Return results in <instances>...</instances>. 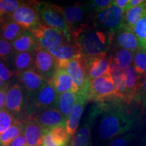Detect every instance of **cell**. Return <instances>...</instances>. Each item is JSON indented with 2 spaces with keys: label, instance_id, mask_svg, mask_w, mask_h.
<instances>
[{
  "label": "cell",
  "instance_id": "3",
  "mask_svg": "<svg viewBox=\"0 0 146 146\" xmlns=\"http://www.w3.org/2000/svg\"><path fill=\"white\" fill-rule=\"evenodd\" d=\"M54 8L64 18L72 40L84 31L94 27L93 13L86 3H76L73 5L61 7L54 5Z\"/></svg>",
  "mask_w": 146,
  "mask_h": 146
},
{
  "label": "cell",
  "instance_id": "29",
  "mask_svg": "<svg viewBox=\"0 0 146 146\" xmlns=\"http://www.w3.org/2000/svg\"><path fill=\"white\" fill-rule=\"evenodd\" d=\"M23 120H18L16 123L5 131L0 136V146H10L12 141L16 137L23 134Z\"/></svg>",
  "mask_w": 146,
  "mask_h": 146
},
{
  "label": "cell",
  "instance_id": "39",
  "mask_svg": "<svg viewBox=\"0 0 146 146\" xmlns=\"http://www.w3.org/2000/svg\"><path fill=\"white\" fill-rule=\"evenodd\" d=\"M14 74L0 60V78L9 85L13 80Z\"/></svg>",
  "mask_w": 146,
  "mask_h": 146
},
{
  "label": "cell",
  "instance_id": "9",
  "mask_svg": "<svg viewBox=\"0 0 146 146\" xmlns=\"http://www.w3.org/2000/svg\"><path fill=\"white\" fill-rule=\"evenodd\" d=\"M38 9L43 24L61 31L69 42L73 43L72 36L64 18L54 8V4L38 1Z\"/></svg>",
  "mask_w": 146,
  "mask_h": 146
},
{
  "label": "cell",
  "instance_id": "47",
  "mask_svg": "<svg viewBox=\"0 0 146 146\" xmlns=\"http://www.w3.org/2000/svg\"><path fill=\"white\" fill-rule=\"evenodd\" d=\"M137 146H146V136L141 140V142Z\"/></svg>",
  "mask_w": 146,
  "mask_h": 146
},
{
  "label": "cell",
  "instance_id": "19",
  "mask_svg": "<svg viewBox=\"0 0 146 146\" xmlns=\"http://www.w3.org/2000/svg\"><path fill=\"white\" fill-rule=\"evenodd\" d=\"M78 94V98L77 102L73 108L66 121V129L70 137L74 135V133L77 131L84 109L87 102H89L87 94H79V93Z\"/></svg>",
  "mask_w": 146,
  "mask_h": 146
},
{
  "label": "cell",
  "instance_id": "8",
  "mask_svg": "<svg viewBox=\"0 0 146 146\" xmlns=\"http://www.w3.org/2000/svg\"><path fill=\"white\" fill-rule=\"evenodd\" d=\"M58 68H64L66 70L77 87L78 93L87 94L89 80L82 56L69 61L59 62H58Z\"/></svg>",
  "mask_w": 146,
  "mask_h": 146
},
{
  "label": "cell",
  "instance_id": "12",
  "mask_svg": "<svg viewBox=\"0 0 146 146\" xmlns=\"http://www.w3.org/2000/svg\"><path fill=\"white\" fill-rule=\"evenodd\" d=\"M26 98V92L18 83L13 84L7 89L5 109L18 120H25Z\"/></svg>",
  "mask_w": 146,
  "mask_h": 146
},
{
  "label": "cell",
  "instance_id": "6",
  "mask_svg": "<svg viewBox=\"0 0 146 146\" xmlns=\"http://www.w3.org/2000/svg\"><path fill=\"white\" fill-rule=\"evenodd\" d=\"M125 12L114 4L96 14L94 17V27L112 34L123 27Z\"/></svg>",
  "mask_w": 146,
  "mask_h": 146
},
{
  "label": "cell",
  "instance_id": "45",
  "mask_svg": "<svg viewBox=\"0 0 146 146\" xmlns=\"http://www.w3.org/2000/svg\"><path fill=\"white\" fill-rule=\"evenodd\" d=\"M144 1H145V0H130L129 6H128V10L134 8V7L137 6V5H140L141 3H143Z\"/></svg>",
  "mask_w": 146,
  "mask_h": 146
},
{
  "label": "cell",
  "instance_id": "14",
  "mask_svg": "<svg viewBox=\"0 0 146 146\" xmlns=\"http://www.w3.org/2000/svg\"><path fill=\"white\" fill-rule=\"evenodd\" d=\"M82 58L86 68L89 81L109 73L111 56L108 54L95 57L82 56Z\"/></svg>",
  "mask_w": 146,
  "mask_h": 146
},
{
  "label": "cell",
  "instance_id": "36",
  "mask_svg": "<svg viewBox=\"0 0 146 146\" xmlns=\"http://www.w3.org/2000/svg\"><path fill=\"white\" fill-rule=\"evenodd\" d=\"M14 52L10 42L0 37V60L8 61L12 58H14Z\"/></svg>",
  "mask_w": 146,
  "mask_h": 146
},
{
  "label": "cell",
  "instance_id": "34",
  "mask_svg": "<svg viewBox=\"0 0 146 146\" xmlns=\"http://www.w3.org/2000/svg\"><path fill=\"white\" fill-rule=\"evenodd\" d=\"M24 3L18 0H0V15L10 16Z\"/></svg>",
  "mask_w": 146,
  "mask_h": 146
},
{
  "label": "cell",
  "instance_id": "2",
  "mask_svg": "<svg viewBox=\"0 0 146 146\" xmlns=\"http://www.w3.org/2000/svg\"><path fill=\"white\" fill-rule=\"evenodd\" d=\"M79 47L82 56L95 57L106 54L112 47V34L91 27L73 39Z\"/></svg>",
  "mask_w": 146,
  "mask_h": 146
},
{
  "label": "cell",
  "instance_id": "22",
  "mask_svg": "<svg viewBox=\"0 0 146 146\" xmlns=\"http://www.w3.org/2000/svg\"><path fill=\"white\" fill-rule=\"evenodd\" d=\"M125 74V87L127 91V103L135 101L137 93L141 84L142 78L138 75L133 64L124 70Z\"/></svg>",
  "mask_w": 146,
  "mask_h": 146
},
{
  "label": "cell",
  "instance_id": "24",
  "mask_svg": "<svg viewBox=\"0 0 146 146\" xmlns=\"http://www.w3.org/2000/svg\"><path fill=\"white\" fill-rule=\"evenodd\" d=\"M25 30L10 16H3L0 21V37L10 43L17 39Z\"/></svg>",
  "mask_w": 146,
  "mask_h": 146
},
{
  "label": "cell",
  "instance_id": "41",
  "mask_svg": "<svg viewBox=\"0 0 146 146\" xmlns=\"http://www.w3.org/2000/svg\"><path fill=\"white\" fill-rule=\"evenodd\" d=\"M42 146H61L56 143L53 140L52 136L51 135L50 131H45L44 140H43V144Z\"/></svg>",
  "mask_w": 146,
  "mask_h": 146
},
{
  "label": "cell",
  "instance_id": "5",
  "mask_svg": "<svg viewBox=\"0 0 146 146\" xmlns=\"http://www.w3.org/2000/svg\"><path fill=\"white\" fill-rule=\"evenodd\" d=\"M87 96L89 101L95 103L123 100L116 91L114 81L110 73L89 81Z\"/></svg>",
  "mask_w": 146,
  "mask_h": 146
},
{
  "label": "cell",
  "instance_id": "31",
  "mask_svg": "<svg viewBox=\"0 0 146 146\" xmlns=\"http://www.w3.org/2000/svg\"><path fill=\"white\" fill-rule=\"evenodd\" d=\"M133 66L141 78L146 76V49L140 48L133 54Z\"/></svg>",
  "mask_w": 146,
  "mask_h": 146
},
{
  "label": "cell",
  "instance_id": "46",
  "mask_svg": "<svg viewBox=\"0 0 146 146\" xmlns=\"http://www.w3.org/2000/svg\"><path fill=\"white\" fill-rule=\"evenodd\" d=\"M8 87L9 85H7V84L0 78V89H8Z\"/></svg>",
  "mask_w": 146,
  "mask_h": 146
},
{
  "label": "cell",
  "instance_id": "48",
  "mask_svg": "<svg viewBox=\"0 0 146 146\" xmlns=\"http://www.w3.org/2000/svg\"><path fill=\"white\" fill-rule=\"evenodd\" d=\"M3 17V16H2L1 15H0V21H1V19H2Z\"/></svg>",
  "mask_w": 146,
  "mask_h": 146
},
{
  "label": "cell",
  "instance_id": "27",
  "mask_svg": "<svg viewBox=\"0 0 146 146\" xmlns=\"http://www.w3.org/2000/svg\"><path fill=\"white\" fill-rule=\"evenodd\" d=\"M35 56L33 52L15 53L14 64L16 74L18 75L29 69L34 68Z\"/></svg>",
  "mask_w": 146,
  "mask_h": 146
},
{
  "label": "cell",
  "instance_id": "25",
  "mask_svg": "<svg viewBox=\"0 0 146 146\" xmlns=\"http://www.w3.org/2000/svg\"><path fill=\"white\" fill-rule=\"evenodd\" d=\"M110 74L114 81L115 87L120 98L127 103V91L125 87V71L120 68L111 58Z\"/></svg>",
  "mask_w": 146,
  "mask_h": 146
},
{
  "label": "cell",
  "instance_id": "21",
  "mask_svg": "<svg viewBox=\"0 0 146 146\" xmlns=\"http://www.w3.org/2000/svg\"><path fill=\"white\" fill-rule=\"evenodd\" d=\"M52 85L58 96L64 93L72 91L74 93L78 92V89L70 75L64 68H58L55 72L54 76L51 79Z\"/></svg>",
  "mask_w": 146,
  "mask_h": 146
},
{
  "label": "cell",
  "instance_id": "35",
  "mask_svg": "<svg viewBox=\"0 0 146 146\" xmlns=\"http://www.w3.org/2000/svg\"><path fill=\"white\" fill-rule=\"evenodd\" d=\"M17 121L14 115L6 109L0 111V136Z\"/></svg>",
  "mask_w": 146,
  "mask_h": 146
},
{
  "label": "cell",
  "instance_id": "32",
  "mask_svg": "<svg viewBox=\"0 0 146 146\" xmlns=\"http://www.w3.org/2000/svg\"><path fill=\"white\" fill-rule=\"evenodd\" d=\"M53 140L61 146H68L70 136L69 135L66 126H58L50 130Z\"/></svg>",
  "mask_w": 146,
  "mask_h": 146
},
{
  "label": "cell",
  "instance_id": "30",
  "mask_svg": "<svg viewBox=\"0 0 146 146\" xmlns=\"http://www.w3.org/2000/svg\"><path fill=\"white\" fill-rule=\"evenodd\" d=\"M134 53L123 49H114L111 58L120 68L125 70L130 66L133 62Z\"/></svg>",
  "mask_w": 146,
  "mask_h": 146
},
{
  "label": "cell",
  "instance_id": "16",
  "mask_svg": "<svg viewBox=\"0 0 146 146\" xmlns=\"http://www.w3.org/2000/svg\"><path fill=\"white\" fill-rule=\"evenodd\" d=\"M31 118L35 120L45 131H50L58 126L66 127V119L56 108L43 110Z\"/></svg>",
  "mask_w": 146,
  "mask_h": 146
},
{
  "label": "cell",
  "instance_id": "33",
  "mask_svg": "<svg viewBox=\"0 0 146 146\" xmlns=\"http://www.w3.org/2000/svg\"><path fill=\"white\" fill-rule=\"evenodd\" d=\"M141 48L146 49V12L133 29Z\"/></svg>",
  "mask_w": 146,
  "mask_h": 146
},
{
  "label": "cell",
  "instance_id": "13",
  "mask_svg": "<svg viewBox=\"0 0 146 146\" xmlns=\"http://www.w3.org/2000/svg\"><path fill=\"white\" fill-rule=\"evenodd\" d=\"M34 68L50 81L58 68L57 60L46 50L39 47L34 52Z\"/></svg>",
  "mask_w": 146,
  "mask_h": 146
},
{
  "label": "cell",
  "instance_id": "10",
  "mask_svg": "<svg viewBox=\"0 0 146 146\" xmlns=\"http://www.w3.org/2000/svg\"><path fill=\"white\" fill-rule=\"evenodd\" d=\"M29 31L35 36L39 48L47 50L50 47L70 43L61 31L43 23L39 24Z\"/></svg>",
  "mask_w": 146,
  "mask_h": 146
},
{
  "label": "cell",
  "instance_id": "11",
  "mask_svg": "<svg viewBox=\"0 0 146 146\" xmlns=\"http://www.w3.org/2000/svg\"><path fill=\"white\" fill-rule=\"evenodd\" d=\"M10 17L23 29L31 30L35 28L41 23L38 9V1H25L23 5L12 14Z\"/></svg>",
  "mask_w": 146,
  "mask_h": 146
},
{
  "label": "cell",
  "instance_id": "43",
  "mask_svg": "<svg viewBox=\"0 0 146 146\" xmlns=\"http://www.w3.org/2000/svg\"><path fill=\"white\" fill-rule=\"evenodd\" d=\"M129 2L130 0H114L113 1V4L116 5L124 12H126L128 10Z\"/></svg>",
  "mask_w": 146,
  "mask_h": 146
},
{
  "label": "cell",
  "instance_id": "17",
  "mask_svg": "<svg viewBox=\"0 0 146 146\" xmlns=\"http://www.w3.org/2000/svg\"><path fill=\"white\" fill-rule=\"evenodd\" d=\"M17 76L20 85L25 91L27 95L35 94L49 81L34 68L21 73Z\"/></svg>",
  "mask_w": 146,
  "mask_h": 146
},
{
  "label": "cell",
  "instance_id": "15",
  "mask_svg": "<svg viewBox=\"0 0 146 146\" xmlns=\"http://www.w3.org/2000/svg\"><path fill=\"white\" fill-rule=\"evenodd\" d=\"M112 47L123 49L135 53L141 48L132 29L123 27L112 34Z\"/></svg>",
  "mask_w": 146,
  "mask_h": 146
},
{
  "label": "cell",
  "instance_id": "37",
  "mask_svg": "<svg viewBox=\"0 0 146 146\" xmlns=\"http://www.w3.org/2000/svg\"><path fill=\"white\" fill-rule=\"evenodd\" d=\"M87 6L95 15L100 13L113 4L112 0H94L85 1Z\"/></svg>",
  "mask_w": 146,
  "mask_h": 146
},
{
  "label": "cell",
  "instance_id": "4",
  "mask_svg": "<svg viewBox=\"0 0 146 146\" xmlns=\"http://www.w3.org/2000/svg\"><path fill=\"white\" fill-rule=\"evenodd\" d=\"M25 110V120L31 118L36 113L45 109L56 108L58 95L51 80L42 88L31 95H27Z\"/></svg>",
  "mask_w": 146,
  "mask_h": 146
},
{
  "label": "cell",
  "instance_id": "40",
  "mask_svg": "<svg viewBox=\"0 0 146 146\" xmlns=\"http://www.w3.org/2000/svg\"><path fill=\"white\" fill-rule=\"evenodd\" d=\"M135 101L141 104L144 106H146V76L141 82L139 89L135 98Z\"/></svg>",
  "mask_w": 146,
  "mask_h": 146
},
{
  "label": "cell",
  "instance_id": "26",
  "mask_svg": "<svg viewBox=\"0 0 146 146\" xmlns=\"http://www.w3.org/2000/svg\"><path fill=\"white\" fill-rule=\"evenodd\" d=\"M78 94L72 91L64 93L58 96L57 108L66 119H68L73 108L78 100Z\"/></svg>",
  "mask_w": 146,
  "mask_h": 146
},
{
  "label": "cell",
  "instance_id": "20",
  "mask_svg": "<svg viewBox=\"0 0 146 146\" xmlns=\"http://www.w3.org/2000/svg\"><path fill=\"white\" fill-rule=\"evenodd\" d=\"M46 50L54 56L58 62L69 61L82 56L79 47L74 42L50 47Z\"/></svg>",
  "mask_w": 146,
  "mask_h": 146
},
{
  "label": "cell",
  "instance_id": "23",
  "mask_svg": "<svg viewBox=\"0 0 146 146\" xmlns=\"http://www.w3.org/2000/svg\"><path fill=\"white\" fill-rule=\"evenodd\" d=\"M11 44L15 53L33 52L39 48L35 36L30 31L27 29Z\"/></svg>",
  "mask_w": 146,
  "mask_h": 146
},
{
  "label": "cell",
  "instance_id": "38",
  "mask_svg": "<svg viewBox=\"0 0 146 146\" xmlns=\"http://www.w3.org/2000/svg\"><path fill=\"white\" fill-rule=\"evenodd\" d=\"M135 135L133 133H129L123 135L113 139L108 146H129L133 139Z\"/></svg>",
  "mask_w": 146,
  "mask_h": 146
},
{
  "label": "cell",
  "instance_id": "49",
  "mask_svg": "<svg viewBox=\"0 0 146 146\" xmlns=\"http://www.w3.org/2000/svg\"><path fill=\"white\" fill-rule=\"evenodd\" d=\"M28 146H29V145H28Z\"/></svg>",
  "mask_w": 146,
  "mask_h": 146
},
{
  "label": "cell",
  "instance_id": "28",
  "mask_svg": "<svg viewBox=\"0 0 146 146\" xmlns=\"http://www.w3.org/2000/svg\"><path fill=\"white\" fill-rule=\"evenodd\" d=\"M146 12V1L137 6L129 9L124 14L123 26L132 29H133L139 20Z\"/></svg>",
  "mask_w": 146,
  "mask_h": 146
},
{
  "label": "cell",
  "instance_id": "42",
  "mask_svg": "<svg viewBox=\"0 0 146 146\" xmlns=\"http://www.w3.org/2000/svg\"><path fill=\"white\" fill-rule=\"evenodd\" d=\"M27 141L24 134H21V135L16 137L13 141L11 143L10 146H27Z\"/></svg>",
  "mask_w": 146,
  "mask_h": 146
},
{
  "label": "cell",
  "instance_id": "44",
  "mask_svg": "<svg viewBox=\"0 0 146 146\" xmlns=\"http://www.w3.org/2000/svg\"><path fill=\"white\" fill-rule=\"evenodd\" d=\"M7 89H0V111L5 109V98Z\"/></svg>",
  "mask_w": 146,
  "mask_h": 146
},
{
  "label": "cell",
  "instance_id": "7",
  "mask_svg": "<svg viewBox=\"0 0 146 146\" xmlns=\"http://www.w3.org/2000/svg\"><path fill=\"white\" fill-rule=\"evenodd\" d=\"M102 113L101 103H95L89 108L83 124L74 133L69 146H91V129L97 118Z\"/></svg>",
  "mask_w": 146,
  "mask_h": 146
},
{
  "label": "cell",
  "instance_id": "18",
  "mask_svg": "<svg viewBox=\"0 0 146 146\" xmlns=\"http://www.w3.org/2000/svg\"><path fill=\"white\" fill-rule=\"evenodd\" d=\"M23 133L29 146L43 145L45 131L34 119L29 118L24 120Z\"/></svg>",
  "mask_w": 146,
  "mask_h": 146
},
{
  "label": "cell",
  "instance_id": "1",
  "mask_svg": "<svg viewBox=\"0 0 146 146\" xmlns=\"http://www.w3.org/2000/svg\"><path fill=\"white\" fill-rule=\"evenodd\" d=\"M102 113L99 135L102 140H111L129 133L139 120V110L123 100L102 103Z\"/></svg>",
  "mask_w": 146,
  "mask_h": 146
}]
</instances>
